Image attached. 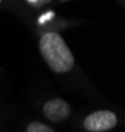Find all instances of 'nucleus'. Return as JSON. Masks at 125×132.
Here are the masks:
<instances>
[{"label":"nucleus","mask_w":125,"mask_h":132,"mask_svg":"<svg viewBox=\"0 0 125 132\" xmlns=\"http://www.w3.org/2000/svg\"><path fill=\"white\" fill-rule=\"evenodd\" d=\"M40 52L45 62L54 73H67L75 65L71 50L69 49L62 36L57 32L43 33L40 40Z\"/></svg>","instance_id":"f257e3e1"},{"label":"nucleus","mask_w":125,"mask_h":132,"mask_svg":"<svg viewBox=\"0 0 125 132\" xmlns=\"http://www.w3.org/2000/svg\"><path fill=\"white\" fill-rule=\"evenodd\" d=\"M42 111H43V115L46 116V119H49L50 122L61 123L70 116L71 108L66 101H63L61 98H54L43 104Z\"/></svg>","instance_id":"7ed1b4c3"},{"label":"nucleus","mask_w":125,"mask_h":132,"mask_svg":"<svg viewBox=\"0 0 125 132\" xmlns=\"http://www.w3.org/2000/svg\"><path fill=\"white\" fill-rule=\"evenodd\" d=\"M26 132H54L49 126L43 124V123H40V122H32L28 128H26Z\"/></svg>","instance_id":"20e7f679"},{"label":"nucleus","mask_w":125,"mask_h":132,"mask_svg":"<svg viewBox=\"0 0 125 132\" xmlns=\"http://www.w3.org/2000/svg\"><path fill=\"white\" fill-rule=\"evenodd\" d=\"M83 124L88 132H107L117 126V115L109 110H99L91 112Z\"/></svg>","instance_id":"f03ea898"},{"label":"nucleus","mask_w":125,"mask_h":132,"mask_svg":"<svg viewBox=\"0 0 125 132\" xmlns=\"http://www.w3.org/2000/svg\"><path fill=\"white\" fill-rule=\"evenodd\" d=\"M61 2H70V0H61Z\"/></svg>","instance_id":"423d86ee"},{"label":"nucleus","mask_w":125,"mask_h":132,"mask_svg":"<svg viewBox=\"0 0 125 132\" xmlns=\"http://www.w3.org/2000/svg\"><path fill=\"white\" fill-rule=\"evenodd\" d=\"M0 3H2V0H0Z\"/></svg>","instance_id":"0eeeda50"},{"label":"nucleus","mask_w":125,"mask_h":132,"mask_svg":"<svg viewBox=\"0 0 125 132\" xmlns=\"http://www.w3.org/2000/svg\"><path fill=\"white\" fill-rule=\"evenodd\" d=\"M50 17H53V13H51V12L48 13V15H45V16H42V17H41V23H43V21H48Z\"/></svg>","instance_id":"39448f33"}]
</instances>
